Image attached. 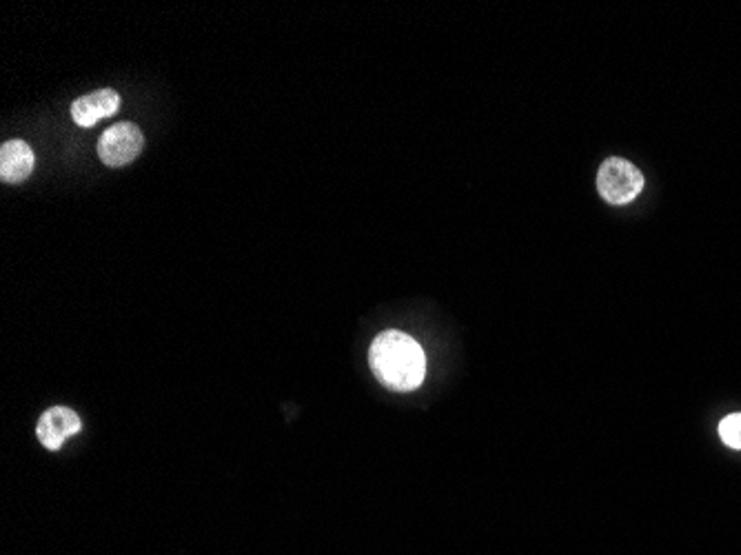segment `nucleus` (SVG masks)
Wrapping results in <instances>:
<instances>
[{
    "instance_id": "obj_6",
    "label": "nucleus",
    "mask_w": 741,
    "mask_h": 555,
    "mask_svg": "<svg viewBox=\"0 0 741 555\" xmlns=\"http://www.w3.org/2000/svg\"><path fill=\"white\" fill-rule=\"evenodd\" d=\"M34 151L23 140H9L0 149V178L3 183L18 185L32 176L34 171Z\"/></svg>"
},
{
    "instance_id": "obj_7",
    "label": "nucleus",
    "mask_w": 741,
    "mask_h": 555,
    "mask_svg": "<svg viewBox=\"0 0 741 555\" xmlns=\"http://www.w3.org/2000/svg\"><path fill=\"white\" fill-rule=\"evenodd\" d=\"M719 436L730 449H741V413H730L719 425Z\"/></svg>"
},
{
    "instance_id": "obj_4",
    "label": "nucleus",
    "mask_w": 741,
    "mask_h": 555,
    "mask_svg": "<svg viewBox=\"0 0 741 555\" xmlns=\"http://www.w3.org/2000/svg\"><path fill=\"white\" fill-rule=\"evenodd\" d=\"M80 429H83V422L76 416V411H71L67 407H52L40 416L36 436L45 449L58 451L65 444V440L76 436Z\"/></svg>"
},
{
    "instance_id": "obj_1",
    "label": "nucleus",
    "mask_w": 741,
    "mask_h": 555,
    "mask_svg": "<svg viewBox=\"0 0 741 555\" xmlns=\"http://www.w3.org/2000/svg\"><path fill=\"white\" fill-rule=\"evenodd\" d=\"M369 365L384 387L393 391L418 389L426 376V356L409 333L382 331L369 349Z\"/></svg>"
},
{
    "instance_id": "obj_3",
    "label": "nucleus",
    "mask_w": 741,
    "mask_h": 555,
    "mask_svg": "<svg viewBox=\"0 0 741 555\" xmlns=\"http://www.w3.org/2000/svg\"><path fill=\"white\" fill-rule=\"evenodd\" d=\"M145 136L134 123H118L109 127L98 140V156L107 167H125L140 156Z\"/></svg>"
},
{
    "instance_id": "obj_5",
    "label": "nucleus",
    "mask_w": 741,
    "mask_h": 555,
    "mask_svg": "<svg viewBox=\"0 0 741 555\" xmlns=\"http://www.w3.org/2000/svg\"><path fill=\"white\" fill-rule=\"evenodd\" d=\"M120 109V96L114 89H100L89 96L78 98L71 105V118L80 127H94L100 118L114 116Z\"/></svg>"
},
{
    "instance_id": "obj_2",
    "label": "nucleus",
    "mask_w": 741,
    "mask_h": 555,
    "mask_svg": "<svg viewBox=\"0 0 741 555\" xmlns=\"http://www.w3.org/2000/svg\"><path fill=\"white\" fill-rule=\"evenodd\" d=\"M644 174L624 158H608L597 171V191L611 205H628L642 194Z\"/></svg>"
}]
</instances>
